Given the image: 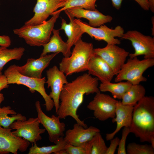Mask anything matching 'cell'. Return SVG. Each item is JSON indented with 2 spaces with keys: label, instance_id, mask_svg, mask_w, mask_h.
Listing matches in <instances>:
<instances>
[{
  "label": "cell",
  "instance_id": "1",
  "mask_svg": "<svg viewBox=\"0 0 154 154\" xmlns=\"http://www.w3.org/2000/svg\"><path fill=\"white\" fill-rule=\"evenodd\" d=\"M98 81L96 77L84 73L65 84L60 94V102L56 113L60 119L70 116L77 123L85 128L88 127L84 121L80 119L77 112L83 102L85 95L100 92Z\"/></svg>",
  "mask_w": 154,
  "mask_h": 154
},
{
  "label": "cell",
  "instance_id": "2",
  "mask_svg": "<svg viewBox=\"0 0 154 154\" xmlns=\"http://www.w3.org/2000/svg\"><path fill=\"white\" fill-rule=\"evenodd\" d=\"M129 127L140 142L150 143L154 137V97L145 96L134 106Z\"/></svg>",
  "mask_w": 154,
  "mask_h": 154
},
{
  "label": "cell",
  "instance_id": "3",
  "mask_svg": "<svg viewBox=\"0 0 154 154\" xmlns=\"http://www.w3.org/2000/svg\"><path fill=\"white\" fill-rule=\"evenodd\" d=\"M71 55L64 57L59 64V69L66 76L87 70L89 61L94 54L93 45L81 39L74 45Z\"/></svg>",
  "mask_w": 154,
  "mask_h": 154
},
{
  "label": "cell",
  "instance_id": "4",
  "mask_svg": "<svg viewBox=\"0 0 154 154\" xmlns=\"http://www.w3.org/2000/svg\"><path fill=\"white\" fill-rule=\"evenodd\" d=\"M60 13H53L48 21L37 25H23L19 28L13 29L14 33L23 39L31 46H41L49 40L54 25Z\"/></svg>",
  "mask_w": 154,
  "mask_h": 154
},
{
  "label": "cell",
  "instance_id": "5",
  "mask_svg": "<svg viewBox=\"0 0 154 154\" xmlns=\"http://www.w3.org/2000/svg\"><path fill=\"white\" fill-rule=\"evenodd\" d=\"M4 74L8 84L23 85L28 87L32 93L36 91L38 92L44 99L46 111L49 112L54 107L53 101L47 94L44 88L46 81L45 77L37 78L23 75L19 72L15 64L9 66L5 71Z\"/></svg>",
  "mask_w": 154,
  "mask_h": 154
},
{
  "label": "cell",
  "instance_id": "6",
  "mask_svg": "<svg viewBox=\"0 0 154 154\" xmlns=\"http://www.w3.org/2000/svg\"><path fill=\"white\" fill-rule=\"evenodd\" d=\"M154 65V58L140 60L137 57L129 58L122 66L114 79L116 82L127 81L132 84H140L147 81L144 72Z\"/></svg>",
  "mask_w": 154,
  "mask_h": 154
},
{
  "label": "cell",
  "instance_id": "7",
  "mask_svg": "<svg viewBox=\"0 0 154 154\" xmlns=\"http://www.w3.org/2000/svg\"><path fill=\"white\" fill-rule=\"evenodd\" d=\"M74 21L80 26L84 33H87L96 40H104L107 44L117 45L121 43L119 39L116 38H121L124 33V29L120 26H117L114 29L104 25L98 27H94L78 19H74Z\"/></svg>",
  "mask_w": 154,
  "mask_h": 154
},
{
  "label": "cell",
  "instance_id": "8",
  "mask_svg": "<svg viewBox=\"0 0 154 154\" xmlns=\"http://www.w3.org/2000/svg\"><path fill=\"white\" fill-rule=\"evenodd\" d=\"M121 39L130 40L134 49L133 53H129V58L143 55L144 58H154V38L143 35L136 30H129L124 33Z\"/></svg>",
  "mask_w": 154,
  "mask_h": 154
},
{
  "label": "cell",
  "instance_id": "9",
  "mask_svg": "<svg viewBox=\"0 0 154 154\" xmlns=\"http://www.w3.org/2000/svg\"><path fill=\"white\" fill-rule=\"evenodd\" d=\"M118 101L110 95L100 92L96 94L93 99L88 104L87 108L93 111L95 118L104 121L115 117Z\"/></svg>",
  "mask_w": 154,
  "mask_h": 154
},
{
  "label": "cell",
  "instance_id": "10",
  "mask_svg": "<svg viewBox=\"0 0 154 154\" xmlns=\"http://www.w3.org/2000/svg\"><path fill=\"white\" fill-rule=\"evenodd\" d=\"M40 123L38 118H30L28 120H17L10 126L9 128L15 130L12 131L15 135L24 139L33 144L42 139L41 134L45 129L39 127Z\"/></svg>",
  "mask_w": 154,
  "mask_h": 154
},
{
  "label": "cell",
  "instance_id": "11",
  "mask_svg": "<svg viewBox=\"0 0 154 154\" xmlns=\"http://www.w3.org/2000/svg\"><path fill=\"white\" fill-rule=\"evenodd\" d=\"M94 53L101 57L111 67L115 75L125 62L129 53L116 44H107L102 48H94Z\"/></svg>",
  "mask_w": 154,
  "mask_h": 154
},
{
  "label": "cell",
  "instance_id": "12",
  "mask_svg": "<svg viewBox=\"0 0 154 154\" xmlns=\"http://www.w3.org/2000/svg\"><path fill=\"white\" fill-rule=\"evenodd\" d=\"M35 106L37 117L40 123L47 131L50 141L55 144L60 137L64 135L65 123L60 122V118L58 116L53 115L49 117L46 115L42 111L39 101L35 102Z\"/></svg>",
  "mask_w": 154,
  "mask_h": 154
},
{
  "label": "cell",
  "instance_id": "13",
  "mask_svg": "<svg viewBox=\"0 0 154 154\" xmlns=\"http://www.w3.org/2000/svg\"><path fill=\"white\" fill-rule=\"evenodd\" d=\"M12 130L0 125V154H17L18 151L23 152L30 145L29 141L15 135Z\"/></svg>",
  "mask_w": 154,
  "mask_h": 154
},
{
  "label": "cell",
  "instance_id": "14",
  "mask_svg": "<svg viewBox=\"0 0 154 154\" xmlns=\"http://www.w3.org/2000/svg\"><path fill=\"white\" fill-rule=\"evenodd\" d=\"M66 1L63 0H37L33 9L34 16L26 21L24 25L33 26L42 23L58 9L63 7Z\"/></svg>",
  "mask_w": 154,
  "mask_h": 154
},
{
  "label": "cell",
  "instance_id": "15",
  "mask_svg": "<svg viewBox=\"0 0 154 154\" xmlns=\"http://www.w3.org/2000/svg\"><path fill=\"white\" fill-rule=\"evenodd\" d=\"M46 74L47 80L46 83L47 84L48 88H51L49 95L53 101L56 114L59 106L61 92L64 85L68 82L66 76L56 66L47 70Z\"/></svg>",
  "mask_w": 154,
  "mask_h": 154
},
{
  "label": "cell",
  "instance_id": "16",
  "mask_svg": "<svg viewBox=\"0 0 154 154\" xmlns=\"http://www.w3.org/2000/svg\"><path fill=\"white\" fill-rule=\"evenodd\" d=\"M59 53L40 56L37 59L29 58L26 64L22 66L16 65L17 69L21 74L29 77L40 78L43 70L49 64L51 60Z\"/></svg>",
  "mask_w": 154,
  "mask_h": 154
},
{
  "label": "cell",
  "instance_id": "17",
  "mask_svg": "<svg viewBox=\"0 0 154 154\" xmlns=\"http://www.w3.org/2000/svg\"><path fill=\"white\" fill-rule=\"evenodd\" d=\"M99 132L100 130L95 127L90 126L85 128L76 123L72 129L66 131L64 138L67 144L77 146L90 141Z\"/></svg>",
  "mask_w": 154,
  "mask_h": 154
},
{
  "label": "cell",
  "instance_id": "18",
  "mask_svg": "<svg viewBox=\"0 0 154 154\" xmlns=\"http://www.w3.org/2000/svg\"><path fill=\"white\" fill-rule=\"evenodd\" d=\"M87 70L88 74L97 78L101 83L111 82L115 75L110 66L94 53L89 61Z\"/></svg>",
  "mask_w": 154,
  "mask_h": 154
},
{
  "label": "cell",
  "instance_id": "19",
  "mask_svg": "<svg viewBox=\"0 0 154 154\" xmlns=\"http://www.w3.org/2000/svg\"><path fill=\"white\" fill-rule=\"evenodd\" d=\"M66 10L74 18H84L88 20L89 25L94 27H99L111 22L113 20L111 16L104 15L98 10H91L75 7Z\"/></svg>",
  "mask_w": 154,
  "mask_h": 154
},
{
  "label": "cell",
  "instance_id": "20",
  "mask_svg": "<svg viewBox=\"0 0 154 154\" xmlns=\"http://www.w3.org/2000/svg\"><path fill=\"white\" fill-rule=\"evenodd\" d=\"M134 106L123 104L121 101H118L116 105L115 117L112 118L113 123H116V127L112 132L106 135V139L109 141L114 136L122 127H129L130 126Z\"/></svg>",
  "mask_w": 154,
  "mask_h": 154
},
{
  "label": "cell",
  "instance_id": "21",
  "mask_svg": "<svg viewBox=\"0 0 154 154\" xmlns=\"http://www.w3.org/2000/svg\"><path fill=\"white\" fill-rule=\"evenodd\" d=\"M52 33L53 35L49 41L43 46V49L40 56L51 52H61L65 58L70 56L71 52L69 50L66 42H64L60 36L59 30L54 29Z\"/></svg>",
  "mask_w": 154,
  "mask_h": 154
},
{
  "label": "cell",
  "instance_id": "22",
  "mask_svg": "<svg viewBox=\"0 0 154 154\" xmlns=\"http://www.w3.org/2000/svg\"><path fill=\"white\" fill-rule=\"evenodd\" d=\"M64 11L69 19L70 22L68 24L64 19H62L60 29L64 31L68 38L66 42L69 50H71L72 46L81 39L84 33L80 26L74 21V18L70 16L66 10Z\"/></svg>",
  "mask_w": 154,
  "mask_h": 154
},
{
  "label": "cell",
  "instance_id": "23",
  "mask_svg": "<svg viewBox=\"0 0 154 154\" xmlns=\"http://www.w3.org/2000/svg\"><path fill=\"white\" fill-rule=\"evenodd\" d=\"M116 82L113 83L111 82L101 83L99 86V89L102 92H110L115 99H121L132 84L127 81Z\"/></svg>",
  "mask_w": 154,
  "mask_h": 154
},
{
  "label": "cell",
  "instance_id": "24",
  "mask_svg": "<svg viewBox=\"0 0 154 154\" xmlns=\"http://www.w3.org/2000/svg\"><path fill=\"white\" fill-rule=\"evenodd\" d=\"M146 90L140 84H132L123 96L121 101L123 104L134 106L145 96Z\"/></svg>",
  "mask_w": 154,
  "mask_h": 154
},
{
  "label": "cell",
  "instance_id": "25",
  "mask_svg": "<svg viewBox=\"0 0 154 154\" xmlns=\"http://www.w3.org/2000/svg\"><path fill=\"white\" fill-rule=\"evenodd\" d=\"M17 120H25L26 117L16 112L9 106H4L0 109V125L5 128H9L10 125Z\"/></svg>",
  "mask_w": 154,
  "mask_h": 154
},
{
  "label": "cell",
  "instance_id": "26",
  "mask_svg": "<svg viewBox=\"0 0 154 154\" xmlns=\"http://www.w3.org/2000/svg\"><path fill=\"white\" fill-rule=\"evenodd\" d=\"M66 144L64 137H60L55 145H53L39 147L37 146L36 143H35L30 148L28 154H50L53 153L57 154L60 150L64 149Z\"/></svg>",
  "mask_w": 154,
  "mask_h": 154
},
{
  "label": "cell",
  "instance_id": "27",
  "mask_svg": "<svg viewBox=\"0 0 154 154\" xmlns=\"http://www.w3.org/2000/svg\"><path fill=\"white\" fill-rule=\"evenodd\" d=\"M25 49L23 47H15L12 49L3 47L0 51V71L5 65L9 61L20 60L24 54Z\"/></svg>",
  "mask_w": 154,
  "mask_h": 154
},
{
  "label": "cell",
  "instance_id": "28",
  "mask_svg": "<svg viewBox=\"0 0 154 154\" xmlns=\"http://www.w3.org/2000/svg\"><path fill=\"white\" fill-rule=\"evenodd\" d=\"M97 0H68L64 6L53 13H61L68 9L75 7L86 9L96 10L95 3Z\"/></svg>",
  "mask_w": 154,
  "mask_h": 154
},
{
  "label": "cell",
  "instance_id": "29",
  "mask_svg": "<svg viewBox=\"0 0 154 154\" xmlns=\"http://www.w3.org/2000/svg\"><path fill=\"white\" fill-rule=\"evenodd\" d=\"M92 145V139L78 146L66 144L64 149L67 154H91Z\"/></svg>",
  "mask_w": 154,
  "mask_h": 154
},
{
  "label": "cell",
  "instance_id": "30",
  "mask_svg": "<svg viewBox=\"0 0 154 154\" xmlns=\"http://www.w3.org/2000/svg\"><path fill=\"white\" fill-rule=\"evenodd\" d=\"M126 153L128 154H154V148L151 145L132 142L127 145Z\"/></svg>",
  "mask_w": 154,
  "mask_h": 154
},
{
  "label": "cell",
  "instance_id": "31",
  "mask_svg": "<svg viewBox=\"0 0 154 154\" xmlns=\"http://www.w3.org/2000/svg\"><path fill=\"white\" fill-rule=\"evenodd\" d=\"M107 148L100 132L97 133L92 138L91 154H106Z\"/></svg>",
  "mask_w": 154,
  "mask_h": 154
},
{
  "label": "cell",
  "instance_id": "32",
  "mask_svg": "<svg viewBox=\"0 0 154 154\" xmlns=\"http://www.w3.org/2000/svg\"><path fill=\"white\" fill-rule=\"evenodd\" d=\"M122 130V135L120 139L118 147L117 149V154H126L125 143L127 137L130 133L129 127H124Z\"/></svg>",
  "mask_w": 154,
  "mask_h": 154
},
{
  "label": "cell",
  "instance_id": "33",
  "mask_svg": "<svg viewBox=\"0 0 154 154\" xmlns=\"http://www.w3.org/2000/svg\"><path fill=\"white\" fill-rule=\"evenodd\" d=\"M110 143L108 147L106 154H114L117 147L118 146L120 139L117 137L113 138L110 140Z\"/></svg>",
  "mask_w": 154,
  "mask_h": 154
},
{
  "label": "cell",
  "instance_id": "34",
  "mask_svg": "<svg viewBox=\"0 0 154 154\" xmlns=\"http://www.w3.org/2000/svg\"><path fill=\"white\" fill-rule=\"evenodd\" d=\"M11 44L10 37L5 35H0V46L4 48H7Z\"/></svg>",
  "mask_w": 154,
  "mask_h": 154
},
{
  "label": "cell",
  "instance_id": "35",
  "mask_svg": "<svg viewBox=\"0 0 154 154\" xmlns=\"http://www.w3.org/2000/svg\"><path fill=\"white\" fill-rule=\"evenodd\" d=\"M144 10L148 11L150 9V5L148 0H134Z\"/></svg>",
  "mask_w": 154,
  "mask_h": 154
},
{
  "label": "cell",
  "instance_id": "36",
  "mask_svg": "<svg viewBox=\"0 0 154 154\" xmlns=\"http://www.w3.org/2000/svg\"><path fill=\"white\" fill-rule=\"evenodd\" d=\"M8 84L6 76L2 74L0 76V93L2 90L8 88Z\"/></svg>",
  "mask_w": 154,
  "mask_h": 154
},
{
  "label": "cell",
  "instance_id": "37",
  "mask_svg": "<svg viewBox=\"0 0 154 154\" xmlns=\"http://www.w3.org/2000/svg\"><path fill=\"white\" fill-rule=\"evenodd\" d=\"M113 6L116 9H119L123 0H111Z\"/></svg>",
  "mask_w": 154,
  "mask_h": 154
},
{
  "label": "cell",
  "instance_id": "38",
  "mask_svg": "<svg viewBox=\"0 0 154 154\" xmlns=\"http://www.w3.org/2000/svg\"><path fill=\"white\" fill-rule=\"evenodd\" d=\"M149 5L150 9L151 12L154 13V0H148Z\"/></svg>",
  "mask_w": 154,
  "mask_h": 154
},
{
  "label": "cell",
  "instance_id": "39",
  "mask_svg": "<svg viewBox=\"0 0 154 154\" xmlns=\"http://www.w3.org/2000/svg\"><path fill=\"white\" fill-rule=\"evenodd\" d=\"M151 23L152 24V28L151 29V34L152 36H154V17L153 16L151 18Z\"/></svg>",
  "mask_w": 154,
  "mask_h": 154
},
{
  "label": "cell",
  "instance_id": "40",
  "mask_svg": "<svg viewBox=\"0 0 154 154\" xmlns=\"http://www.w3.org/2000/svg\"><path fill=\"white\" fill-rule=\"evenodd\" d=\"M57 154H67L66 150L64 149L60 150L58 152Z\"/></svg>",
  "mask_w": 154,
  "mask_h": 154
},
{
  "label": "cell",
  "instance_id": "41",
  "mask_svg": "<svg viewBox=\"0 0 154 154\" xmlns=\"http://www.w3.org/2000/svg\"><path fill=\"white\" fill-rule=\"evenodd\" d=\"M4 97L2 93H0V109L1 108V102L4 100Z\"/></svg>",
  "mask_w": 154,
  "mask_h": 154
},
{
  "label": "cell",
  "instance_id": "42",
  "mask_svg": "<svg viewBox=\"0 0 154 154\" xmlns=\"http://www.w3.org/2000/svg\"><path fill=\"white\" fill-rule=\"evenodd\" d=\"M2 75V74L1 72V71H0V76Z\"/></svg>",
  "mask_w": 154,
  "mask_h": 154
},
{
  "label": "cell",
  "instance_id": "43",
  "mask_svg": "<svg viewBox=\"0 0 154 154\" xmlns=\"http://www.w3.org/2000/svg\"><path fill=\"white\" fill-rule=\"evenodd\" d=\"M3 47H1V46H0V51H1V49H2Z\"/></svg>",
  "mask_w": 154,
  "mask_h": 154
},
{
  "label": "cell",
  "instance_id": "44",
  "mask_svg": "<svg viewBox=\"0 0 154 154\" xmlns=\"http://www.w3.org/2000/svg\"><path fill=\"white\" fill-rule=\"evenodd\" d=\"M64 0V1H67L68 0Z\"/></svg>",
  "mask_w": 154,
  "mask_h": 154
}]
</instances>
